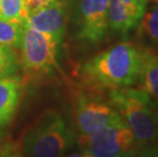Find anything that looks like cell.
<instances>
[{
    "instance_id": "16",
    "label": "cell",
    "mask_w": 158,
    "mask_h": 157,
    "mask_svg": "<svg viewBox=\"0 0 158 157\" xmlns=\"http://www.w3.org/2000/svg\"><path fill=\"white\" fill-rule=\"evenodd\" d=\"M138 22L142 19L147 9L148 0H119Z\"/></svg>"
},
{
    "instance_id": "3",
    "label": "cell",
    "mask_w": 158,
    "mask_h": 157,
    "mask_svg": "<svg viewBox=\"0 0 158 157\" xmlns=\"http://www.w3.org/2000/svg\"><path fill=\"white\" fill-rule=\"evenodd\" d=\"M69 142V132L60 114L47 111L26 132L22 150L27 157H60Z\"/></svg>"
},
{
    "instance_id": "10",
    "label": "cell",
    "mask_w": 158,
    "mask_h": 157,
    "mask_svg": "<svg viewBox=\"0 0 158 157\" xmlns=\"http://www.w3.org/2000/svg\"><path fill=\"white\" fill-rule=\"evenodd\" d=\"M154 2L148 10L146 9L138 24V38L147 51L158 54V0Z\"/></svg>"
},
{
    "instance_id": "2",
    "label": "cell",
    "mask_w": 158,
    "mask_h": 157,
    "mask_svg": "<svg viewBox=\"0 0 158 157\" xmlns=\"http://www.w3.org/2000/svg\"><path fill=\"white\" fill-rule=\"evenodd\" d=\"M109 102L133 132L140 146L158 139V110L143 89H112Z\"/></svg>"
},
{
    "instance_id": "18",
    "label": "cell",
    "mask_w": 158,
    "mask_h": 157,
    "mask_svg": "<svg viewBox=\"0 0 158 157\" xmlns=\"http://www.w3.org/2000/svg\"><path fill=\"white\" fill-rule=\"evenodd\" d=\"M136 157H158V146L146 149L143 153H141L140 155H137Z\"/></svg>"
},
{
    "instance_id": "19",
    "label": "cell",
    "mask_w": 158,
    "mask_h": 157,
    "mask_svg": "<svg viewBox=\"0 0 158 157\" xmlns=\"http://www.w3.org/2000/svg\"><path fill=\"white\" fill-rule=\"evenodd\" d=\"M68 157H94L89 153H85V154H72V155H69Z\"/></svg>"
},
{
    "instance_id": "1",
    "label": "cell",
    "mask_w": 158,
    "mask_h": 157,
    "mask_svg": "<svg viewBox=\"0 0 158 157\" xmlns=\"http://www.w3.org/2000/svg\"><path fill=\"white\" fill-rule=\"evenodd\" d=\"M144 50L130 42H120L103 51L82 68V76L93 89H119L140 80Z\"/></svg>"
},
{
    "instance_id": "12",
    "label": "cell",
    "mask_w": 158,
    "mask_h": 157,
    "mask_svg": "<svg viewBox=\"0 0 158 157\" xmlns=\"http://www.w3.org/2000/svg\"><path fill=\"white\" fill-rule=\"evenodd\" d=\"M144 61L140 81L143 90L158 101V54L144 50Z\"/></svg>"
},
{
    "instance_id": "8",
    "label": "cell",
    "mask_w": 158,
    "mask_h": 157,
    "mask_svg": "<svg viewBox=\"0 0 158 157\" xmlns=\"http://www.w3.org/2000/svg\"><path fill=\"white\" fill-rule=\"evenodd\" d=\"M62 0H53L48 5L31 13L25 25L39 32L49 34L60 41L64 34L66 12Z\"/></svg>"
},
{
    "instance_id": "14",
    "label": "cell",
    "mask_w": 158,
    "mask_h": 157,
    "mask_svg": "<svg viewBox=\"0 0 158 157\" xmlns=\"http://www.w3.org/2000/svg\"><path fill=\"white\" fill-rule=\"evenodd\" d=\"M29 18L23 0H0V19L26 23Z\"/></svg>"
},
{
    "instance_id": "11",
    "label": "cell",
    "mask_w": 158,
    "mask_h": 157,
    "mask_svg": "<svg viewBox=\"0 0 158 157\" xmlns=\"http://www.w3.org/2000/svg\"><path fill=\"white\" fill-rule=\"evenodd\" d=\"M107 24L114 32L127 33L139 22L131 14L119 0H109L107 9Z\"/></svg>"
},
{
    "instance_id": "13",
    "label": "cell",
    "mask_w": 158,
    "mask_h": 157,
    "mask_svg": "<svg viewBox=\"0 0 158 157\" xmlns=\"http://www.w3.org/2000/svg\"><path fill=\"white\" fill-rule=\"evenodd\" d=\"M23 26L25 23L0 19V45L10 49L21 46Z\"/></svg>"
},
{
    "instance_id": "4",
    "label": "cell",
    "mask_w": 158,
    "mask_h": 157,
    "mask_svg": "<svg viewBox=\"0 0 158 157\" xmlns=\"http://www.w3.org/2000/svg\"><path fill=\"white\" fill-rule=\"evenodd\" d=\"M81 147L94 157H136L140 145L123 118L92 135H82Z\"/></svg>"
},
{
    "instance_id": "17",
    "label": "cell",
    "mask_w": 158,
    "mask_h": 157,
    "mask_svg": "<svg viewBox=\"0 0 158 157\" xmlns=\"http://www.w3.org/2000/svg\"><path fill=\"white\" fill-rule=\"evenodd\" d=\"M51 1L53 0H23V5H25L26 10L30 15L31 13L48 5Z\"/></svg>"
},
{
    "instance_id": "7",
    "label": "cell",
    "mask_w": 158,
    "mask_h": 157,
    "mask_svg": "<svg viewBox=\"0 0 158 157\" xmlns=\"http://www.w3.org/2000/svg\"><path fill=\"white\" fill-rule=\"evenodd\" d=\"M109 0H81L79 5V37L95 44L106 34Z\"/></svg>"
},
{
    "instance_id": "6",
    "label": "cell",
    "mask_w": 158,
    "mask_h": 157,
    "mask_svg": "<svg viewBox=\"0 0 158 157\" xmlns=\"http://www.w3.org/2000/svg\"><path fill=\"white\" fill-rule=\"evenodd\" d=\"M122 118L119 113L100 97L92 94L78 96L75 107V119L82 135H92Z\"/></svg>"
},
{
    "instance_id": "15",
    "label": "cell",
    "mask_w": 158,
    "mask_h": 157,
    "mask_svg": "<svg viewBox=\"0 0 158 157\" xmlns=\"http://www.w3.org/2000/svg\"><path fill=\"white\" fill-rule=\"evenodd\" d=\"M16 71V61L10 48L0 45V79L11 76Z\"/></svg>"
},
{
    "instance_id": "9",
    "label": "cell",
    "mask_w": 158,
    "mask_h": 157,
    "mask_svg": "<svg viewBox=\"0 0 158 157\" xmlns=\"http://www.w3.org/2000/svg\"><path fill=\"white\" fill-rule=\"evenodd\" d=\"M21 81L15 76L0 79V126H4L13 118L21 96Z\"/></svg>"
},
{
    "instance_id": "5",
    "label": "cell",
    "mask_w": 158,
    "mask_h": 157,
    "mask_svg": "<svg viewBox=\"0 0 158 157\" xmlns=\"http://www.w3.org/2000/svg\"><path fill=\"white\" fill-rule=\"evenodd\" d=\"M58 40L46 33L23 26L22 59L25 68L31 73H47L56 64Z\"/></svg>"
}]
</instances>
